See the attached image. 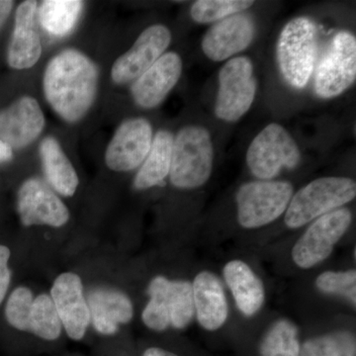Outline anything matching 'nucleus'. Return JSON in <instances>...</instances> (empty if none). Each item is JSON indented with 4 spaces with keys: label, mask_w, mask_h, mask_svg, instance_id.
I'll list each match as a JSON object with an SVG mask.
<instances>
[{
    "label": "nucleus",
    "mask_w": 356,
    "mask_h": 356,
    "mask_svg": "<svg viewBox=\"0 0 356 356\" xmlns=\"http://www.w3.org/2000/svg\"><path fill=\"white\" fill-rule=\"evenodd\" d=\"M254 3L248 0H198L192 4L191 15L199 24H208L247 10Z\"/></svg>",
    "instance_id": "cd10ccee"
},
{
    "label": "nucleus",
    "mask_w": 356,
    "mask_h": 356,
    "mask_svg": "<svg viewBox=\"0 0 356 356\" xmlns=\"http://www.w3.org/2000/svg\"><path fill=\"white\" fill-rule=\"evenodd\" d=\"M214 149L209 131L201 126L182 128L173 138L170 181L180 189H194L212 173Z\"/></svg>",
    "instance_id": "f03ea898"
},
{
    "label": "nucleus",
    "mask_w": 356,
    "mask_h": 356,
    "mask_svg": "<svg viewBox=\"0 0 356 356\" xmlns=\"http://www.w3.org/2000/svg\"><path fill=\"white\" fill-rule=\"evenodd\" d=\"M151 300L143 311V322L154 331L170 325L184 329L195 315L193 290L189 281H172L156 276L147 289Z\"/></svg>",
    "instance_id": "39448f33"
},
{
    "label": "nucleus",
    "mask_w": 356,
    "mask_h": 356,
    "mask_svg": "<svg viewBox=\"0 0 356 356\" xmlns=\"http://www.w3.org/2000/svg\"><path fill=\"white\" fill-rule=\"evenodd\" d=\"M10 257L9 248L0 245V303L3 301L10 282L11 273L8 268V261Z\"/></svg>",
    "instance_id": "7c9ffc66"
},
{
    "label": "nucleus",
    "mask_w": 356,
    "mask_h": 356,
    "mask_svg": "<svg viewBox=\"0 0 356 356\" xmlns=\"http://www.w3.org/2000/svg\"><path fill=\"white\" fill-rule=\"evenodd\" d=\"M33 302L31 290L25 287L14 290L6 305V318L9 324L20 331L30 332Z\"/></svg>",
    "instance_id": "c85d7f7f"
},
{
    "label": "nucleus",
    "mask_w": 356,
    "mask_h": 356,
    "mask_svg": "<svg viewBox=\"0 0 356 356\" xmlns=\"http://www.w3.org/2000/svg\"><path fill=\"white\" fill-rule=\"evenodd\" d=\"M172 42V33L163 25L147 28L132 48L121 56L112 67V79L116 83H130L142 76L163 55Z\"/></svg>",
    "instance_id": "f8f14e48"
},
{
    "label": "nucleus",
    "mask_w": 356,
    "mask_h": 356,
    "mask_svg": "<svg viewBox=\"0 0 356 356\" xmlns=\"http://www.w3.org/2000/svg\"><path fill=\"white\" fill-rule=\"evenodd\" d=\"M355 79V37L350 32L337 33L318 65L315 79L316 93L324 99L337 97L348 90Z\"/></svg>",
    "instance_id": "9d476101"
},
{
    "label": "nucleus",
    "mask_w": 356,
    "mask_h": 356,
    "mask_svg": "<svg viewBox=\"0 0 356 356\" xmlns=\"http://www.w3.org/2000/svg\"><path fill=\"white\" fill-rule=\"evenodd\" d=\"M181 72V58L175 51L163 54L133 83L134 100L143 108L159 106L177 86Z\"/></svg>",
    "instance_id": "dca6fc26"
},
{
    "label": "nucleus",
    "mask_w": 356,
    "mask_h": 356,
    "mask_svg": "<svg viewBox=\"0 0 356 356\" xmlns=\"http://www.w3.org/2000/svg\"><path fill=\"white\" fill-rule=\"evenodd\" d=\"M255 32L252 16L235 14L213 25L204 35L201 48L206 57L222 62L248 49L254 41Z\"/></svg>",
    "instance_id": "ddd939ff"
},
{
    "label": "nucleus",
    "mask_w": 356,
    "mask_h": 356,
    "mask_svg": "<svg viewBox=\"0 0 356 356\" xmlns=\"http://www.w3.org/2000/svg\"><path fill=\"white\" fill-rule=\"evenodd\" d=\"M317 51V30L313 21L298 17L280 33L276 57L282 76L293 88H305L310 81Z\"/></svg>",
    "instance_id": "20e7f679"
},
{
    "label": "nucleus",
    "mask_w": 356,
    "mask_h": 356,
    "mask_svg": "<svg viewBox=\"0 0 356 356\" xmlns=\"http://www.w3.org/2000/svg\"><path fill=\"white\" fill-rule=\"evenodd\" d=\"M153 128L144 118H132L119 126L105 154V161L115 172H130L142 165L151 149Z\"/></svg>",
    "instance_id": "9b49d317"
},
{
    "label": "nucleus",
    "mask_w": 356,
    "mask_h": 356,
    "mask_svg": "<svg viewBox=\"0 0 356 356\" xmlns=\"http://www.w3.org/2000/svg\"><path fill=\"white\" fill-rule=\"evenodd\" d=\"M298 330L288 320L274 323L261 346L262 356H300Z\"/></svg>",
    "instance_id": "393cba45"
},
{
    "label": "nucleus",
    "mask_w": 356,
    "mask_h": 356,
    "mask_svg": "<svg viewBox=\"0 0 356 356\" xmlns=\"http://www.w3.org/2000/svg\"><path fill=\"white\" fill-rule=\"evenodd\" d=\"M62 322L50 296L40 295L33 302L30 332L47 341H55L62 332Z\"/></svg>",
    "instance_id": "a878e982"
},
{
    "label": "nucleus",
    "mask_w": 356,
    "mask_h": 356,
    "mask_svg": "<svg viewBox=\"0 0 356 356\" xmlns=\"http://www.w3.org/2000/svg\"><path fill=\"white\" fill-rule=\"evenodd\" d=\"M194 309L199 324L207 331H216L228 318V303L221 281L210 271L197 274L192 283Z\"/></svg>",
    "instance_id": "6ab92c4d"
},
{
    "label": "nucleus",
    "mask_w": 356,
    "mask_h": 356,
    "mask_svg": "<svg viewBox=\"0 0 356 356\" xmlns=\"http://www.w3.org/2000/svg\"><path fill=\"white\" fill-rule=\"evenodd\" d=\"M351 221L353 215L348 208H339L316 219L293 247V261L303 269L324 261L350 228Z\"/></svg>",
    "instance_id": "1a4fd4ad"
},
{
    "label": "nucleus",
    "mask_w": 356,
    "mask_h": 356,
    "mask_svg": "<svg viewBox=\"0 0 356 356\" xmlns=\"http://www.w3.org/2000/svg\"><path fill=\"white\" fill-rule=\"evenodd\" d=\"M172 144V133L161 130L156 134L149 153L134 180L136 189L146 191L161 184L170 175Z\"/></svg>",
    "instance_id": "4be33fe9"
},
{
    "label": "nucleus",
    "mask_w": 356,
    "mask_h": 356,
    "mask_svg": "<svg viewBox=\"0 0 356 356\" xmlns=\"http://www.w3.org/2000/svg\"><path fill=\"white\" fill-rule=\"evenodd\" d=\"M44 173L51 186L64 196H72L79 186V177L57 140L46 138L40 147Z\"/></svg>",
    "instance_id": "5701e85b"
},
{
    "label": "nucleus",
    "mask_w": 356,
    "mask_h": 356,
    "mask_svg": "<svg viewBox=\"0 0 356 356\" xmlns=\"http://www.w3.org/2000/svg\"><path fill=\"white\" fill-rule=\"evenodd\" d=\"M222 273L236 306L243 315L252 317L261 310L266 299L264 286L248 264L235 259L225 266Z\"/></svg>",
    "instance_id": "412c9836"
},
{
    "label": "nucleus",
    "mask_w": 356,
    "mask_h": 356,
    "mask_svg": "<svg viewBox=\"0 0 356 356\" xmlns=\"http://www.w3.org/2000/svg\"><path fill=\"white\" fill-rule=\"evenodd\" d=\"M18 212L25 226L62 227L70 218L69 210L62 200L36 178L27 180L21 186L18 193Z\"/></svg>",
    "instance_id": "2eb2a0df"
},
{
    "label": "nucleus",
    "mask_w": 356,
    "mask_h": 356,
    "mask_svg": "<svg viewBox=\"0 0 356 356\" xmlns=\"http://www.w3.org/2000/svg\"><path fill=\"white\" fill-rule=\"evenodd\" d=\"M83 7L79 0H47L40 10L41 24L54 36L64 37L74 29Z\"/></svg>",
    "instance_id": "b1692460"
},
{
    "label": "nucleus",
    "mask_w": 356,
    "mask_h": 356,
    "mask_svg": "<svg viewBox=\"0 0 356 356\" xmlns=\"http://www.w3.org/2000/svg\"><path fill=\"white\" fill-rule=\"evenodd\" d=\"M355 337L348 332H337L309 339L300 356H355Z\"/></svg>",
    "instance_id": "bb28decb"
},
{
    "label": "nucleus",
    "mask_w": 356,
    "mask_h": 356,
    "mask_svg": "<svg viewBox=\"0 0 356 356\" xmlns=\"http://www.w3.org/2000/svg\"><path fill=\"white\" fill-rule=\"evenodd\" d=\"M51 294L60 322L70 339H83L90 323V313L79 276L70 273L60 274L51 287Z\"/></svg>",
    "instance_id": "4468645a"
},
{
    "label": "nucleus",
    "mask_w": 356,
    "mask_h": 356,
    "mask_svg": "<svg viewBox=\"0 0 356 356\" xmlns=\"http://www.w3.org/2000/svg\"><path fill=\"white\" fill-rule=\"evenodd\" d=\"M293 196L288 181L257 180L243 184L236 192L238 221L245 229L270 224L287 210Z\"/></svg>",
    "instance_id": "423d86ee"
},
{
    "label": "nucleus",
    "mask_w": 356,
    "mask_h": 356,
    "mask_svg": "<svg viewBox=\"0 0 356 356\" xmlns=\"http://www.w3.org/2000/svg\"><path fill=\"white\" fill-rule=\"evenodd\" d=\"M13 1H8V0H0V30L13 10Z\"/></svg>",
    "instance_id": "2f4dec72"
},
{
    "label": "nucleus",
    "mask_w": 356,
    "mask_h": 356,
    "mask_svg": "<svg viewBox=\"0 0 356 356\" xmlns=\"http://www.w3.org/2000/svg\"><path fill=\"white\" fill-rule=\"evenodd\" d=\"M355 180L348 177H322L313 180L292 196L285 213L288 228L305 226L355 198Z\"/></svg>",
    "instance_id": "7ed1b4c3"
},
{
    "label": "nucleus",
    "mask_w": 356,
    "mask_h": 356,
    "mask_svg": "<svg viewBox=\"0 0 356 356\" xmlns=\"http://www.w3.org/2000/svg\"><path fill=\"white\" fill-rule=\"evenodd\" d=\"M44 126V114L39 103L28 96L0 112V140L11 149H22L31 144Z\"/></svg>",
    "instance_id": "f3484780"
},
{
    "label": "nucleus",
    "mask_w": 356,
    "mask_h": 356,
    "mask_svg": "<svg viewBox=\"0 0 356 356\" xmlns=\"http://www.w3.org/2000/svg\"><path fill=\"white\" fill-rule=\"evenodd\" d=\"M97 81V67L90 58L76 50L63 51L47 65L44 95L64 120L76 122L95 102Z\"/></svg>",
    "instance_id": "f257e3e1"
},
{
    "label": "nucleus",
    "mask_w": 356,
    "mask_h": 356,
    "mask_svg": "<svg viewBox=\"0 0 356 356\" xmlns=\"http://www.w3.org/2000/svg\"><path fill=\"white\" fill-rule=\"evenodd\" d=\"M143 356H178L170 351L163 350V348H151L145 351Z\"/></svg>",
    "instance_id": "72a5a7b5"
},
{
    "label": "nucleus",
    "mask_w": 356,
    "mask_h": 356,
    "mask_svg": "<svg viewBox=\"0 0 356 356\" xmlns=\"http://www.w3.org/2000/svg\"><path fill=\"white\" fill-rule=\"evenodd\" d=\"M301 159L299 147L280 124L266 126L250 145L247 163L250 172L261 180H271L283 168H296Z\"/></svg>",
    "instance_id": "0eeeda50"
},
{
    "label": "nucleus",
    "mask_w": 356,
    "mask_h": 356,
    "mask_svg": "<svg viewBox=\"0 0 356 356\" xmlns=\"http://www.w3.org/2000/svg\"><path fill=\"white\" fill-rule=\"evenodd\" d=\"M36 14V1L22 2L16 11L13 39L7 53V62L13 69H30L41 57L42 44Z\"/></svg>",
    "instance_id": "a211bd4d"
},
{
    "label": "nucleus",
    "mask_w": 356,
    "mask_h": 356,
    "mask_svg": "<svg viewBox=\"0 0 356 356\" xmlns=\"http://www.w3.org/2000/svg\"><path fill=\"white\" fill-rule=\"evenodd\" d=\"M88 304L90 322L100 334H114L119 325L132 320V302L118 290L96 289L89 294Z\"/></svg>",
    "instance_id": "aec40b11"
},
{
    "label": "nucleus",
    "mask_w": 356,
    "mask_h": 356,
    "mask_svg": "<svg viewBox=\"0 0 356 356\" xmlns=\"http://www.w3.org/2000/svg\"><path fill=\"white\" fill-rule=\"evenodd\" d=\"M318 289L325 294L346 297L355 305L356 273L348 271H325L316 280Z\"/></svg>",
    "instance_id": "c756f323"
},
{
    "label": "nucleus",
    "mask_w": 356,
    "mask_h": 356,
    "mask_svg": "<svg viewBox=\"0 0 356 356\" xmlns=\"http://www.w3.org/2000/svg\"><path fill=\"white\" fill-rule=\"evenodd\" d=\"M13 149L6 143H4L3 140H0V163L10 161L13 159Z\"/></svg>",
    "instance_id": "473e14b6"
},
{
    "label": "nucleus",
    "mask_w": 356,
    "mask_h": 356,
    "mask_svg": "<svg viewBox=\"0 0 356 356\" xmlns=\"http://www.w3.org/2000/svg\"><path fill=\"white\" fill-rule=\"evenodd\" d=\"M257 81L250 58L228 60L219 74V89L215 114L220 120L236 122L247 113L254 103Z\"/></svg>",
    "instance_id": "6e6552de"
}]
</instances>
